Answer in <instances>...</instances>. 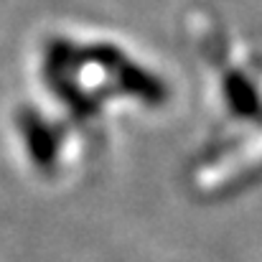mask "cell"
<instances>
[{
    "instance_id": "obj_1",
    "label": "cell",
    "mask_w": 262,
    "mask_h": 262,
    "mask_svg": "<svg viewBox=\"0 0 262 262\" xmlns=\"http://www.w3.org/2000/svg\"><path fill=\"white\" fill-rule=\"evenodd\" d=\"M229 92V104L237 115L242 117H262V102L260 94L252 89V84L242 77V74H232L227 82Z\"/></svg>"
}]
</instances>
